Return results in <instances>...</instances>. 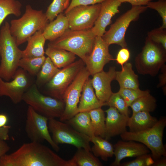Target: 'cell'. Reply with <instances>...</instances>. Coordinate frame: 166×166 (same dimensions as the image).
Wrapping results in <instances>:
<instances>
[{"mask_svg": "<svg viewBox=\"0 0 166 166\" xmlns=\"http://www.w3.org/2000/svg\"><path fill=\"white\" fill-rule=\"evenodd\" d=\"M0 166H75L71 159L66 160L41 143L22 144L12 153L0 157Z\"/></svg>", "mask_w": 166, "mask_h": 166, "instance_id": "obj_1", "label": "cell"}, {"mask_svg": "<svg viewBox=\"0 0 166 166\" xmlns=\"http://www.w3.org/2000/svg\"><path fill=\"white\" fill-rule=\"evenodd\" d=\"M49 22L42 10L34 9L28 4L26 6L24 13L20 18L10 21V31L18 46L27 42L37 31H43Z\"/></svg>", "mask_w": 166, "mask_h": 166, "instance_id": "obj_2", "label": "cell"}, {"mask_svg": "<svg viewBox=\"0 0 166 166\" xmlns=\"http://www.w3.org/2000/svg\"><path fill=\"white\" fill-rule=\"evenodd\" d=\"M7 21L0 28V77L5 81L12 79L22 57V50L11 34Z\"/></svg>", "mask_w": 166, "mask_h": 166, "instance_id": "obj_3", "label": "cell"}, {"mask_svg": "<svg viewBox=\"0 0 166 166\" xmlns=\"http://www.w3.org/2000/svg\"><path fill=\"white\" fill-rule=\"evenodd\" d=\"M91 29L74 30L69 28L61 37L49 42L48 47L71 52L78 56L85 62L92 50L96 37Z\"/></svg>", "mask_w": 166, "mask_h": 166, "instance_id": "obj_4", "label": "cell"}, {"mask_svg": "<svg viewBox=\"0 0 166 166\" xmlns=\"http://www.w3.org/2000/svg\"><path fill=\"white\" fill-rule=\"evenodd\" d=\"M166 126V118L162 117L150 128L136 132L127 131L120 135V137L123 140L134 141L145 145L151 152L154 161L162 156H166V149L163 141Z\"/></svg>", "mask_w": 166, "mask_h": 166, "instance_id": "obj_5", "label": "cell"}, {"mask_svg": "<svg viewBox=\"0 0 166 166\" xmlns=\"http://www.w3.org/2000/svg\"><path fill=\"white\" fill-rule=\"evenodd\" d=\"M166 61V49L147 37L142 50L135 58V66L139 74L155 76Z\"/></svg>", "mask_w": 166, "mask_h": 166, "instance_id": "obj_6", "label": "cell"}, {"mask_svg": "<svg viewBox=\"0 0 166 166\" xmlns=\"http://www.w3.org/2000/svg\"><path fill=\"white\" fill-rule=\"evenodd\" d=\"M22 100L36 112L49 119L60 118L65 107L63 101L42 94L35 84L25 92Z\"/></svg>", "mask_w": 166, "mask_h": 166, "instance_id": "obj_7", "label": "cell"}, {"mask_svg": "<svg viewBox=\"0 0 166 166\" xmlns=\"http://www.w3.org/2000/svg\"><path fill=\"white\" fill-rule=\"evenodd\" d=\"M146 6H132L130 10L118 18L109 29L101 37L109 45L117 44L122 48H126L125 35L128 26L132 22L137 21L140 14L147 9Z\"/></svg>", "mask_w": 166, "mask_h": 166, "instance_id": "obj_8", "label": "cell"}, {"mask_svg": "<svg viewBox=\"0 0 166 166\" xmlns=\"http://www.w3.org/2000/svg\"><path fill=\"white\" fill-rule=\"evenodd\" d=\"M48 127L53 140L57 144H68L77 149L82 148L91 151L90 138L78 132L68 123L50 118L48 120Z\"/></svg>", "mask_w": 166, "mask_h": 166, "instance_id": "obj_9", "label": "cell"}, {"mask_svg": "<svg viewBox=\"0 0 166 166\" xmlns=\"http://www.w3.org/2000/svg\"><path fill=\"white\" fill-rule=\"evenodd\" d=\"M90 75L86 67H84L66 89L62 97V100L65 104V109L59 118L60 121H65L78 113V105L83 87Z\"/></svg>", "mask_w": 166, "mask_h": 166, "instance_id": "obj_10", "label": "cell"}, {"mask_svg": "<svg viewBox=\"0 0 166 166\" xmlns=\"http://www.w3.org/2000/svg\"><path fill=\"white\" fill-rule=\"evenodd\" d=\"M49 119L36 112L28 106L27 110L25 130L31 141L41 143L46 140L53 149L58 152L59 147L53 140L48 127Z\"/></svg>", "mask_w": 166, "mask_h": 166, "instance_id": "obj_11", "label": "cell"}, {"mask_svg": "<svg viewBox=\"0 0 166 166\" xmlns=\"http://www.w3.org/2000/svg\"><path fill=\"white\" fill-rule=\"evenodd\" d=\"M85 65L80 59L60 69L46 84L47 93L52 97L63 101L65 91Z\"/></svg>", "mask_w": 166, "mask_h": 166, "instance_id": "obj_12", "label": "cell"}, {"mask_svg": "<svg viewBox=\"0 0 166 166\" xmlns=\"http://www.w3.org/2000/svg\"><path fill=\"white\" fill-rule=\"evenodd\" d=\"M101 3L75 6L65 14L69 28L74 30L90 29L93 26L100 10Z\"/></svg>", "mask_w": 166, "mask_h": 166, "instance_id": "obj_13", "label": "cell"}, {"mask_svg": "<svg viewBox=\"0 0 166 166\" xmlns=\"http://www.w3.org/2000/svg\"><path fill=\"white\" fill-rule=\"evenodd\" d=\"M26 72L18 68L11 81H5L0 77V96L9 97L15 104L22 101L24 94L31 85Z\"/></svg>", "mask_w": 166, "mask_h": 166, "instance_id": "obj_14", "label": "cell"}, {"mask_svg": "<svg viewBox=\"0 0 166 166\" xmlns=\"http://www.w3.org/2000/svg\"><path fill=\"white\" fill-rule=\"evenodd\" d=\"M109 46L101 37H96L92 50L84 62L91 75L102 71L106 64L115 60L109 52Z\"/></svg>", "mask_w": 166, "mask_h": 166, "instance_id": "obj_15", "label": "cell"}, {"mask_svg": "<svg viewBox=\"0 0 166 166\" xmlns=\"http://www.w3.org/2000/svg\"><path fill=\"white\" fill-rule=\"evenodd\" d=\"M114 161L111 164V166H120L121 162L124 158L137 157L148 154L150 152L144 145L136 141L120 140L114 145Z\"/></svg>", "mask_w": 166, "mask_h": 166, "instance_id": "obj_16", "label": "cell"}, {"mask_svg": "<svg viewBox=\"0 0 166 166\" xmlns=\"http://www.w3.org/2000/svg\"><path fill=\"white\" fill-rule=\"evenodd\" d=\"M116 71L115 67H110L107 72L103 70L93 76L92 83L98 99L104 104L106 102L113 93L111 82L115 80Z\"/></svg>", "mask_w": 166, "mask_h": 166, "instance_id": "obj_17", "label": "cell"}, {"mask_svg": "<svg viewBox=\"0 0 166 166\" xmlns=\"http://www.w3.org/2000/svg\"><path fill=\"white\" fill-rule=\"evenodd\" d=\"M98 17L91 29L96 36L102 37L107 26L111 23L112 18L119 12L121 3L116 0H106L101 3Z\"/></svg>", "mask_w": 166, "mask_h": 166, "instance_id": "obj_18", "label": "cell"}, {"mask_svg": "<svg viewBox=\"0 0 166 166\" xmlns=\"http://www.w3.org/2000/svg\"><path fill=\"white\" fill-rule=\"evenodd\" d=\"M104 111L107 114L105 139L109 140L111 137L121 135L127 131L129 117L121 113L117 109L112 107H109Z\"/></svg>", "mask_w": 166, "mask_h": 166, "instance_id": "obj_19", "label": "cell"}, {"mask_svg": "<svg viewBox=\"0 0 166 166\" xmlns=\"http://www.w3.org/2000/svg\"><path fill=\"white\" fill-rule=\"evenodd\" d=\"M81 93L78 106V113L89 112L104 106V104L96 97L94 91L91 79L89 77L85 81Z\"/></svg>", "mask_w": 166, "mask_h": 166, "instance_id": "obj_20", "label": "cell"}, {"mask_svg": "<svg viewBox=\"0 0 166 166\" xmlns=\"http://www.w3.org/2000/svg\"><path fill=\"white\" fill-rule=\"evenodd\" d=\"M55 20L51 21L43 31L46 40L53 41L61 37L69 28L68 19L62 13L59 14Z\"/></svg>", "mask_w": 166, "mask_h": 166, "instance_id": "obj_21", "label": "cell"}, {"mask_svg": "<svg viewBox=\"0 0 166 166\" xmlns=\"http://www.w3.org/2000/svg\"><path fill=\"white\" fill-rule=\"evenodd\" d=\"M158 121L157 118L152 116L150 113L140 111L132 114L129 117L127 127L129 132H140L152 127Z\"/></svg>", "mask_w": 166, "mask_h": 166, "instance_id": "obj_22", "label": "cell"}, {"mask_svg": "<svg viewBox=\"0 0 166 166\" xmlns=\"http://www.w3.org/2000/svg\"><path fill=\"white\" fill-rule=\"evenodd\" d=\"M46 40L43 31L36 32L27 40V46L22 50V57H38L44 56V47Z\"/></svg>", "mask_w": 166, "mask_h": 166, "instance_id": "obj_23", "label": "cell"}, {"mask_svg": "<svg viewBox=\"0 0 166 166\" xmlns=\"http://www.w3.org/2000/svg\"><path fill=\"white\" fill-rule=\"evenodd\" d=\"M115 80L118 82L120 88H139L138 77L134 73L130 62L124 64L121 71H116Z\"/></svg>", "mask_w": 166, "mask_h": 166, "instance_id": "obj_24", "label": "cell"}, {"mask_svg": "<svg viewBox=\"0 0 166 166\" xmlns=\"http://www.w3.org/2000/svg\"><path fill=\"white\" fill-rule=\"evenodd\" d=\"M66 121L76 130L90 138L95 136L89 112H79Z\"/></svg>", "mask_w": 166, "mask_h": 166, "instance_id": "obj_25", "label": "cell"}, {"mask_svg": "<svg viewBox=\"0 0 166 166\" xmlns=\"http://www.w3.org/2000/svg\"><path fill=\"white\" fill-rule=\"evenodd\" d=\"M45 53L49 58L53 64L59 69L74 62L76 58V55L71 52L51 47H48Z\"/></svg>", "mask_w": 166, "mask_h": 166, "instance_id": "obj_26", "label": "cell"}, {"mask_svg": "<svg viewBox=\"0 0 166 166\" xmlns=\"http://www.w3.org/2000/svg\"><path fill=\"white\" fill-rule=\"evenodd\" d=\"M90 142L94 144L91 148L93 154L97 157H100L104 161L114 155L113 145L108 140L100 136H94L90 138Z\"/></svg>", "mask_w": 166, "mask_h": 166, "instance_id": "obj_27", "label": "cell"}, {"mask_svg": "<svg viewBox=\"0 0 166 166\" xmlns=\"http://www.w3.org/2000/svg\"><path fill=\"white\" fill-rule=\"evenodd\" d=\"M95 136L105 138V111L99 108L89 111Z\"/></svg>", "mask_w": 166, "mask_h": 166, "instance_id": "obj_28", "label": "cell"}, {"mask_svg": "<svg viewBox=\"0 0 166 166\" xmlns=\"http://www.w3.org/2000/svg\"><path fill=\"white\" fill-rule=\"evenodd\" d=\"M90 151L81 148L77 149L72 158L75 166H101L102 164Z\"/></svg>", "mask_w": 166, "mask_h": 166, "instance_id": "obj_29", "label": "cell"}, {"mask_svg": "<svg viewBox=\"0 0 166 166\" xmlns=\"http://www.w3.org/2000/svg\"><path fill=\"white\" fill-rule=\"evenodd\" d=\"M60 69L57 67L48 57L45 60L37 75V85L47 84L49 81Z\"/></svg>", "mask_w": 166, "mask_h": 166, "instance_id": "obj_30", "label": "cell"}, {"mask_svg": "<svg viewBox=\"0 0 166 166\" xmlns=\"http://www.w3.org/2000/svg\"><path fill=\"white\" fill-rule=\"evenodd\" d=\"M22 3L17 0H0V28L6 18L10 14L17 17L22 14Z\"/></svg>", "mask_w": 166, "mask_h": 166, "instance_id": "obj_31", "label": "cell"}, {"mask_svg": "<svg viewBox=\"0 0 166 166\" xmlns=\"http://www.w3.org/2000/svg\"><path fill=\"white\" fill-rule=\"evenodd\" d=\"M156 101L150 93L143 96L134 101L130 105L132 114L140 111L149 113L154 111L156 107Z\"/></svg>", "mask_w": 166, "mask_h": 166, "instance_id": "obj_32", "label": "cell"}, {"mask_svg": "<svg viewBox=\"0 0 166 166\" xmlns=\"http://www.w3.org/2000/svg\"><path fill=\"white\" fill-rule=\"evenodd\" d=\"M46 57H24L20 60L18 67L32 76H37L40 70Z\"/></svg>", "mask_w": 166, "mask_h": 166, "instance_id": "obj_33", "label": "cell"}, {"mask_svg": "<svg viewBox=\"0 0 166 166\" xmlns=\"http://www.w3.org/2000/svg\"><path fill=\"white\" fill-rule=\"evenodd\" d=\"M105 105L115 108L121 113L129 117V107L118 92L112 93L108 101L105 103Z\"/></svg>", "mask_w": 166, "mask_h": 166, "instance_id": "obj_34", "label": "cell"}, {"mask_svg": "<svg viewBox=\"0 0 166 166\" xmlns=\"http://www.w3.org/2000/svg\"><path fill=\"white\" fill-rule=\"evenodd\" d=\"M118 93L129 107L134 101L139 97L149 93L150 91L148 90H141L139 88H120Z\"/></svg>", "mask_w": 166, "mask_h": 166, "instance_id": "obj_35", "label": "cell"}, {"mask_svg": "<svg viewBox=\"0 0 166 166\" xmlns=\"http://www.w3.org/2000/svg\"><path fill=\"white\" fill-rule=\"evenodd\" d=\"M68 6L67 0H53L45 13L49 21H53L59 14L66 9Z\"/></svg>", "mask_w": 166, "mask_h": 166, "instance_id": "obj_36", "label": "cell"}, {"mask_svg": "<svg viewBox=\"0 0 166 166\" xmlns=\"http://www.w3.org/2000/svg\"><path fill=\"white\" fill-rule=\"evenodd\" d=\"M156 2H149L146 6L149 8L156 10L161 16L162 24L160 28L166 29V0H158Z\"/></svg>", "mask_w": 166, "mask_h": 166, "instance_id": "obj_37", "label": "cell"}, {"mask_svg": "<svg viewBox=\"0 0 166 166\" xmlns=\"http://www.w3.org/2000/svg\"><path fill=\"white\" fill-rule=\"evenodd\" d=\"M153 42L161 45L166 49V29L160 27L149 32L147 37Z\"/></svg>", "mask_w": 166, "mask_h": 166, "instance_id": "obj_38", "label": "cell"}, {"mask_svg": "<svg viewBox=\"0 0 166 166\" xmlns=\"http://www.w3.org/2000/svg\"><path fill=\"white\" fill-rule=\"evenodd\" d=\"M154 161L151 154H147L137 156L133 160L121 164L120 166H151Z\"/></svg>", "mask_w": 166, "mask_h": 166, "instance_id": "obj_39", "label": "cell"}, {"mask_svg": "<svg viewBox=\"0 0 166 166\" xmlns=\"http://www.w3.org/2000/svg\"><path fill=\"white\" fill-rule=\"evenodd\" d=\"M106 0H71L70 3L65 10V14L77 6L90 5L101 3Z\"/></svg>", "mask_w": 166, "mask_h": 166, "instance_id": "obj_40", "label": "cell"}, {"mask_svg": "<svg viewBox=\"0 0 166 166\" xmlns=\"http://www.w3.org/2000/svg\"><path fill=\"white\" fill-rule=\"evenodd\" d=\"M130 56L129 50L126 48H122L118 52L115 59L117 63L121 65V67L127 62Z\"/></svg>", "mask_w": 166, "mask_h": 166, "instance_id": "obj_41", "label": "cell"}, {"mask_svg": "<svg viewBox=\"0 0 166 166\" xmlns=\"http://www.w3.org/2000/svg\"><path fill=\"white\" fill-rule=\"evenodd\" d=\"M10 126L6 125L0 128V140H9V133Z\"/></svg>", "mask_w": 166, "mask_h": 166, "instance_id": "obj_42", "label": "cell"}, {"mask_svg": "<svg viewBox=\"0 0 166 166\" xmlns=\"http://www.w3.org/2000/svg\"><path fill=\"white\" fill-rule=\"evenodd\" d=\"M121 3L128 2L132 6H146L149 2L153 0H116Z\"/></svg>", "mask_w": 166, "mask_h": 166, "instance_id": "obj_43", "label": "cell"}, {"mask_svg": "<svg viewBox=\"0 0 166 166\" xmlns=\"http://www.w3.org/2000/svg\"><path fill=\"white\" fill-rule=\"evenodd\" d=\"M10 148L5 140H0V157L6 154Z\"/></svg>", "mask_w": 166, "mask_h": 166, "instance_id": "obj_44", "label": "cell"}, {"mask_svg": "<svg viewBox=\"0 0 166 166\" xmlns=\"http://www.w3.org/2000/svg\"><path fill=\"white\" fill-rule=\"evenodd\" d=\"M166 156H162L161 158L154 160L152 166H166Z\"/></svg>", "mask_w": 166, "mask_h": 166, "instance_id": "obj_45", "label": "cell"}, {"mask_svg": "<svg viewBox=\"0 0 166 166\" xmlns=\"http://www.w3.org/2000/svg\"><path fill=\"white\" fill-rule=\"evenodd\" d=\"M8 121L7 115L4 114H0V128L6 125Z\"/></svg>", "mask_w": 166, "mask_h": 166, "instance_id": "obj_46", "label": "cell"}, {"mask_svg": "<svg viewBox=\"0 0 166 166\" xmlns=\"http://www.w3.org/2000/svg\"><path fill=\"white\" fill-rule=\"evenodd\" d=\"M166 70L165 71V69L164 71L163 72V74L161 75V77H160V82L159 83V86H163L165 85L166 83Z\"/></svg>", "mask_w": 166, "mask_h": 166, "instance_id": "obj_47", "label": "cell"}, {"mask_svg": "<svg viewBox=\"0 0 166 166\" xmlns=\"http://www.w3.org/2000/svg\"><path fill=\"white\" fill-rule=\"evenodd\" d=\"M69 0H67V3L68 4L69 3Z\"/></svg>", "mask_w": 166, "mask_h": 166, "instance_id": "obj_48", "label": "cell"}, {"mask_svg": "<svg viewBox=\"0 0 166 166\" xmlns=\"http://www.w3.org/2000/svg\"></svg>", "mask_w": 166, "mask_h": 166, "instance_id": "obj_49", "label": "cell"}]
</instances>
